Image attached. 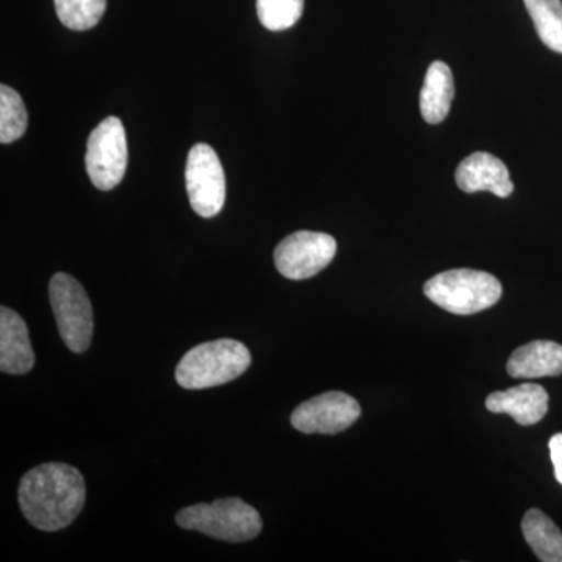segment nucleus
I'll return each mask as SVG.
<instances>
[{"mask_svg":"<svg viewBox=\"0 0 562 562\" xmlns=\"http://www.w3.org/2000/svg\"><path fill=\"white\" fill-rule=\"evenodd\" d=\"M87 487L76 468L47 462L22 476L18 501L25 519L41 531L69 527L83 509Z\"/></svg>","mask_w":562,"mask_h":562,"instance_id":"f257e3e1","label":"nucleus"},{"mask_svg":"<svg viewBox=\"0 0 562 562\" xmlns=\"http://www.w3.org/2000/svg\"><path fill=\"white\" fill-rule=\"evenodd\" d=\"M250 362V350L235 339L203 342L181 358L176 369L177 383L184 390L221 386L241 376Z\"/></svg>","mask_w":562,"mask_h":562,"instance_id":"f03ea898","label":"nucleus"},{"mask_svg":"<svg viewBox=\"0 0 562 562\" xmlns=\"http://www.w3.org/2000/svg\"><path fill=\"white\" fill-rule=\"evenodd\" d=\"M183 530L199 531L225 542H246L261 532L260 513L241 498H221L188 506L176 517Z\"/></svg>","mask_w":562,"mask_h":562,"instance_id":"7ed1b4c3","label":"nucleus"},{"mask_svg":"<svg viewBox=\"0 0 562 562\" xmlns=\"http://www.w3.org/2000/svg\"><path fill=\"white\" fill-rule=\"evenodd\" d=\"M435 305L458 316H471L491 308L502 297V283L491 273L473 269H452L438 273L424 286Z\"/></svg>","mask_w":562,"mask_h":562,"instance_id":"20e7f679","label":"nucleus"},{"mask_svg":"<svg viewBox=\"0 0 562 562\" xmlns=\"http://www.w3.org/2000/svg\"><path fill=\"white\" fill-rule=\"evenodd\" d=\"M49 297L63 342L74 353H83L90 347L94 331V316L87 291L74 277L60 272L52 277Z\"/></svg>","mask_w":562,"mask_h":562,"instance_id":"39448f33","label":"nucleus"},{"mask_svg":"<svg viewBox=\"0 0 562 562\" xmlns=\"http://www.w3.org/2000/svg\"><path fill=\"white\" fill-rule=\"evenodd\" d=\"M127 162L128 147L124 125L120 117H106L88 138L85 166L91 183L101 191L113 190L124 179Z\"/></svg>","mask_w":562,"mask_h":562,"instance_id":"423d86ee","label":"nucleus"},{"mask_svg":"<svg viewBox=\"0 0 562 562\" xmlns=\"http://www.w3.org/2000/svg\"><path fill=\"white\" fill-rule=\"evenodd\" d=\"M184 181L191 209L199 216L210 220L221 213L227 184L220 157L209 144H195L188 154Z\"/></svg>","mask_w":562,"mask_h":562,"instance_id":"0eeeda50","label":"nucleus"},{"mask_svg":"<svg viewBox=\"0 0 562 562\" xmlns=\"http://www.w3.org/2000/svg\"><path fill=\"white\" fill-rule=\"evenodd\" d=\"M338 244L321 232H295L273 251L277 271L288 280H306L324 271L335 258Z\"/></svg>","mask_w":562,"mask_h":562,"instance_id":"6e6552de","label":"nucleus"},{"mask_svg":"<svg viewBox=\"0 0 562 562\" xmlns=\"http://www.w3.org/2000/svg\"><path fill=\"white\" fill-rule=\"evenodd\" d=\"M360 416V403L346 392L330 391L299 405L292 413L291 424L305 435H338Z\"/></svg>","mask_w":562,"mask_h":562,"instance_id":"1a4fd4ad","label":"nucleus"},{"mask_svg":"<svg viewBox=\"0 0 562 562\" xmlns=\"http://www.w3.org/2000/svg\"><path fill=\"white\" fill-rule=\"evenodd\" d=\"M454 179L460 190L469 194L490 191L497 198L505 199L514 191L505 162L487 151H475L464 158L458 166Z\"/></svg>","mask_w":562,"mask_h":562,"instance_id":"9d476101","label":"nucleus"},{"mask_svg":"<svg viewBox=\"0 0 562 562\" xmlns=\"http://www.w3.org/2000/svg\"><path fill=\"white\" fill-rule=\"evenodd\" d=\"M35 364L31 336L24 319L10 310L0 308V371L10 375H22Z\"/></svg>","mask_w":562,"mask_h":562,"instance_id":"9b49d317","label":"nucleus"},{"mask_svg":"<svg viewBox=\"0 0 562 562\" xmlns=\"http://www.w3.org/2000/svg\"><path fill=\"white\" fill-rule=\"evenodd\" d=\"M486 408L495 414H509L519 425H535L549 412V394L541 384L524 383L512 390L492 392Z\"/></svg>","mask_w":562,"mask_h":562,"instance_id":"f8f14e48","label":"nucleus"},{"mask_svg":"<svg viewBox=\"0 0 562 562\" xmlns=\"http://www.w3.org/2000/svg\"><path fill=\"white\" fill-rule=\"evenodd\" d=\"M514 379H542L562 375V346L552 341H532L519 347L506 364Z\"/></svg>","mask_w":562,"mask_h":562,"instance_id":"ddd939ff","label":"nucleus"},{"mask_svg":"<svg viewBox=\"0 0 562 562\" xmlns=\"http://www.w3.org/2000/svg\"><path fill=\"white\" fill-rule=\"evenodd\" d=\"M454 98L453 74L443 61L431 63L420 91V113L428 124H439L449 116Z\"/></svg>","mask_w":562,"mask_h":562,"instance_id":"4468645a","label":"nucleus"},{"mask_svg":"<svg viewBox=\"0 0 562 562\" xmlns=\"http://www.w3.org/2000/svg\"><path fill=\"white\" fill-rule=\"evenodd\" d=\"M522 531L525 541L539 560L562 562V532L549 516L530 509L524 516Z\"/></svg>","mask_w":562,"mask_h":562,"instance_id":"2eb2a0df","label":"nucleus"},{"mask_svg":"<svg viewBox=\"0 0 562 562\" xmlns=\"http://www.w3.org/2000/svg\"><path fill=\"white\" fill-rule=\"evenodd\" d=\"M539 38L549 49L562 54L561 0H524Z\"/></svg>","mask_w":562,"mask_h":562,"instance_id":"dca6fc26","label":"nucleus"},{"mask_svg":"<svg viewBox=\"0 0 562 562\" xmlns=\"http://www.w3.org/2000/svg\"><path fill=\"white\" fill-rule=\"evenodd\" d=\"M29 114L22 98L13 88L0 87V143L10 144L27 132Z\"/></svg>","mask_w":562,"mask_h":562,"instance_id":"f3484780","label":"nucleus"},{"mask_svg":"<svg viewBox=\"0 0 562 562\" xmlns=\"http://www.w3.org/2000/svg\"><path fill=\"white\" fill-rule=\"evenodd\" d=\"M58 20L70 31H90L102 20L106 0H54Z\"/></svg>","mask_w":562,"mask_h":562,"instance_id":"a211bd4d","label":"nucleus"},{"mask_svg":"<svg viewBox=\"0 0 562 562\" xmlns=\"http://www.w3.org/2000/svg\"><path fill=\"white\" fill-rule=\"evenodd\" d=\"M305 0H257L258 20L272 32L286 31L297 24Z\"/></svg>","mask_w":562,"mask_h":562,"instance_id":"6ab92c4d","label":"nucleus"},{"mask_svg":"<svg viewBox=\"0 0 562 562\" xmlns=\"http://www.w3.org/2000/svg\"><path fill=\"white\" fill-rule=\"evenodd\" d=\"M550 458H552L554 476L562 484V432L554 435L549 442Z\"/></svg>","mask_w":562,"mask_h":562,"instance_id":"aec40b11","label":"nucleus"}]
</instances>
